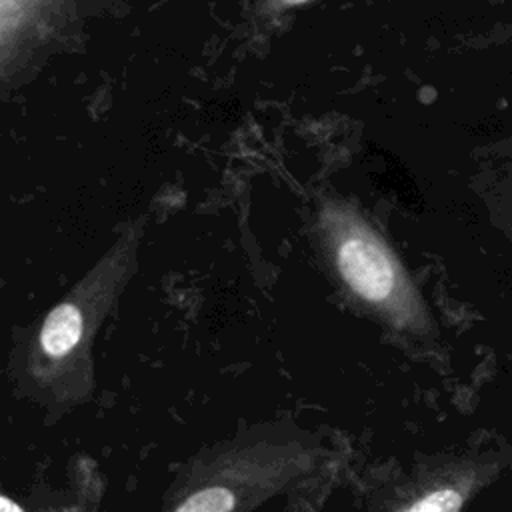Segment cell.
Wrapping results in <instances>:
<instances>
[{
  "label": "cell",
  "mask_w": 512,
  "mask_h": 512,
  "mask_svg": "<svg viewBox=\"0 0 512 512\" xmlns=\"http://www.w3.org/2000/svg\"><path fill=\"white\" fill-rule=\"evenodd\" d=\"M482 196L492 224L512 244V132L486 148Z\"/></svg>",
  "instance_id": "cell-4"
},
{
  "label": "cell",
  "mask_w": 512,
  "mask_h": 512,
  "mask_svg": "<svg viewBox=\"0 0 512 512\" xmlns=\"http://www.w3.org/2000/svg\"><path fill=\"white\" fill-rule=\"evenodd\" d=\"M104 494V480L98 464L88 456H76L68 464V484L64 490L30 502L16 500L2 492V512H98Z\"/></svg>",
  "instance_id": "cell-3"
},
{
  "label": "cell",
  "mask_w": 512,
  "mask_h": 512,
  "mask_svg": "<svg viewBox=\"0 0 512 512\" xmlns=\"http://www.w3.org/2000/svg\"><path fill=\"white\" fill-rule=\"evenodd\" d=\"M338 468L340 450L318 430L292 418L254 422L186 458L158 512H256L320 492Z\"/></svg>",
  "instance_id": "cell-1"
},
{
  "label": "cell",
  "mask_w": 512,
  "mask_h": 512,
  "mask_svg": "<svg viewBox=\"0 0 512 512\" xmlns=\"http://www.w3.org/2000/svg\"><path fill=\"white\" fill-rule=\"evenodd\" d=\"M490 38V44H506V42H512V22H506V24H498L488 36L486 40Z\"/></svg>",
  "instance_id": "cell-5"
},
{
  "label": "cell",
  "mask_w": 512,
  "mask_h": 512,
  "mask_svg": "<svg viewBox=\"0 0 512 512\" xmlns=\"http://www.w3.org/2000/svg\"><path fill=\"white\" fill-rule=\"evenodd\" d=\"M490 476L492 464L478 458H426L374 486L364 512H462Z\"/></svg>",
  "instance_id": "cell-2"
}]
</instances>
